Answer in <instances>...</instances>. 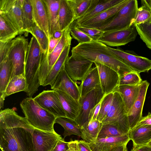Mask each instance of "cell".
I'll use <instances>...</instances> for the list:
<instances>
[{
	"label": "cell",
	"instance_id": "42",
	"mask_svg": "<svg viewBox=\"0 0 151 151\" xmlns=\"http://www.w3.org/2000/svg\"><path fill=\"white\" fill-rule=\"evenodd\" d=\"M142 81L139 73L133 71L120 77L119 85L135 86L139 85Z\"/></svg>",
	"mask_w": 151,
	"mask_h": 151
},
{
	"label": "cell",
	"instance_id": "48",
	"mask_svg": "<svg viewBox=\"0 0 151 151\" xmlns=\"http://www.w3.org/2000/svg\"><path fill=\"white\" fill-rule=\"evenodd\" d=\"M60 38L56 39L51 37L49 40L48 49L47 54H50L58 44Z\"/></svg>",
	"mask_w": 151,
	"mask_h": 151
},
{
	"label": "cell",
	"instance_id": "54",
	"mask_svg": "<svg viewBox=\"0 0 151 151\" xmlns=\"http://www.w3.org/2000/svg\"><path fill=\"white\" fill-rule=\"evenodd\" d=\"M63 32L60 30H57L54 32L51 37L56 39L60 38L62 36Z\"/></svg>",
	"mask_w": 151,
	"mask_h": 151
},
{
	"label": "cell",
	"instance_id": "13",
	"mask_svg": "<svg viewBox=\"0 0 151 151\" xmlns=\"http://www.w3.org/2000/svg\"><path fill=\"white\" fill-rule=\"evenodd\" d=\"M93 63L87 59H76L71 56L66 60L64 67L67 74L74 82H81L92 68Z\"/></svg>",
	"mask_w": 151,
	"mask_h": 151
},
{
	"label": "cell",
	"instance_id": "32",
	"mask_svg": "<svg viewBox=\"0 0 151 151\" xmlns=\"http://www.w3.org/2000/svg\"><path fill=\"white\" fill-rule=\"evenodd\" d=\"M27 84L25 75L21 74L13 77L9 81L5 93L6 97L20 91L27 92Z\"/></svg>",
	"mask_w": 151,
	"mask_h": 151
},
{
	"label": "cell",
	"instance_id": "24",
	"mask_svg": "<svg viewBox=\"0 0 151 151\" xmlns=\"http://www.w3.org/2000/svg\"><path fill=\"white\" fill-rule=\"evenodd\" d=\"M75 21L74 14L68 0H60L58 21L59 29L63 32Z\"/></svg>",
	"mask_w": 151,
	"mask_h": 151
},
{
	"label": "cell",
	"instance_id": "57",
	"mask_svg": "<svg viewBox=\"0 0 151 151\" xmlns=\"http://www.w3.org/2000/svg\"><path fill=\"white\" fill-rule=\"evenodd\" d=\"M147 145L149 146H151V140Z\"/></svg>",
	"mask_w": 151,
	"mask_h": 151
},
{
	"label": "cell",
	"instance_id": "56",
	"mask_svg": "<svg viewBox=\"0 0 151 151\" xmlns=\"http://www.w3.org/2000/svg\"><path fill=\"white\" fill-rule=\"evenodd\" d=\"M143 1L151 10V0H143Z\"/></svg>",
	"mask_w": 151,
	"mask_h": 151
},
{
	"label": "cell",
	"instance_id": "47",
	"mask_svg": "<svg viewBox=\"0 0 151 151\" xmlns=\"http://www.w3.org/2000/svg\"><path fill=\"white\" fill-rule=\"evenodd\" d=\"M69 142L62 138L58 141L52 151H66L69 149Z\"/></svg>",
	"mask_w": 151,
	"mask_h": 151
},
{
	"label": "cell",
	"instance_id": "46",
	"mask_svg": "<svg viewBox=\"0 0 151 151\" xmlns=\"http://www.w3.org/2000/svg\"><path fill=\"white\" fill-rule=\"evenodd\" d=\"M12 40L5 42H0V63L8 57Z\"/></svg>",
	"mask_w": 151,
	"mask_h": 151
},
{
	"label": "cell",
	"instance_id": "58",
	"mask_svg": "<svg viewBox=\"0 0 151 151\" xmlns=\"http://www.w3.org/2000/svg\"></svg>",
	"mask_w": 151,
	"mask_h": 151
},
{
	"label": "cell",
	"instance_id": "11",
	"mask_svg": "<svg viewBox=\"0 0 151 151\" xmlns=\"http://www.w3.org/2000/svg\"><path fill=\"white\" fill-rule=\"evenodd\" d=\"M137 34L133 25L127 29L104 32L97 41L109 47H118L134 41Z\"/></svg>",
	"mask_w": 151,
	"mask_h": 151
},
{
	"label": "cell",
	"instance_id": "33",
	"mask_svg": "<svg viewBox=\"0 0 151 151\" xmlns=\"http://www.w3.org/2000/svg\"><path fill=\"white\" fill-rule=\"evenodd\" d=\"M55 123L60 124L64 128V139L66 136L73 134L81 137V128L74 120L65 117H58L55 119Z\"/></svg>",
	"mask_w": 151,
	"mask_h": 151
},
{
	"label": "cell",
	"instance_id": "51",
	"mask_svg": "<svg viewBox=\"0 0 151 151\" xmlns=\"http://www.w3.org/2000/svg\"><path fill=\"white\" fill-rule=\"evenodd\" d=\"M131 151H151V146L147 145L141 146L133 145Z\"/></svg>",
	"mask_w": 151,
	"mask_h": 151
},
{
	"label": "cell",
	"instance_id": "31",
	"mask_svg": "<svg viewBox=\"0 0 151 151\" xmlns=\"http://www.w3.org/2000/svg\"><path fill=\"white\" fill-rule=\"evenodd\" d=\"M102 125L98 120H91L86 126L81 128V137L88 142L95 141L97 139Z\"/></svg>",
	"mask_w": 151,
	"mask_h": 151
},
{
	"label": "cell",
	"instance_id": "14",
	"mask_svg": "<svg viewBox=\"0 0 151 151\" xmlns=\"http://www.w3.org/2000/svg\"><path fill=\"white\" fill-rule=\"evenodd\" d=\"M97 67L100 85L105 95L115 91L119 85L120 76L116 71L104 65L94 63Z\"/></svg>",
	"mask_w": 151,
	"mask_h": 151
},
{
	"label": "cell",
	"instance_id": "15",
	"mask_svg": "<svg viewBox=\"0 0 151 151\" xmlns=\"http://www.w3.org/2000/svg\"><path fill=\"white\" fill-rule=\"evenodd\" d=\"M33 151H52L62 138L56 132H45L35 129L32 133Z\"/></svg>",
	"mask_w": 151,
	"mask_h": 151
},
{
	"label": "cell",
	"instance_id": "55",
	"mask_svg": "<svg viewBox=\"0 0 151 151\" xmlns=\"http://www.w3.org/2000/svg\"><path fill=\"white\" fill-rule=\"evenodd\" d=\"M127 145V144H125L119 146L115 151H128Z\"/></svg>",
	"mask_w": 151,
	"mask_h": 151
},
{
	"label": "cell",
	"instance_id": "26",
	"mask_svg": "<svg viewBox=\"0 0 151 151\" xmlns=\"http://www.w3.org/2000/svg\"><path fill=\"white\" fill-rule=\"evenodd\" d=\"M12 71V64L8 57L0 63V109L3 108L6 97L5 93L10 81Z\"/></svg>",
	"mask_w": 151,
	"mask_h": 151
},
{
	"label": "cell",
	"instance_id": "52",
	"mask_svg": "<svg viewBox=\"0 0 151 151\" xmlns=\"http://www.w3.org/2000/svg\"><path fill=\"white\" fill-rule=\"evenodd\" d=\"M69 149L66 151H80L78 145V140H71L69 142Z\"/></svg>",
	"mask_w": 151,
	"mask_h": 151
},
{
	"label": "cell",
	"instance_id": "8",
	"mask_svg": "<svg viewBox=\"0 0 151 151\" xmlns=\"http://www.w3.org/2000/svg\"><path fill=\"white\" fill-rule=\"evenodd\" d=\"M104 95L99 85L84 96L80 97L79 100L80 112L74 120L81 128L86 126L90 121L95 107Z\"/></svg>",
	"mask_w": 151,
	"mask_h": 151
},
{
	"label": "cell",
	"instance_id": "34",
	"mask_svg": "<svg viewBox=\"0 0 151 151\" xmlns=\"http://www.w3.org/2000/svg\"><path fill=\"white\" fill-rule=\"evenodd\" d=\"M19 34L18 31L1 15H0V42L12 40Z\"/></svg>",
	"mask_w": 151,
	"mask_h": 151
},
{
	"label": "cell",
	"instance_id": "17",
	"mask_svg": "<svg viewBox=\"0 0 151 151\" xmlns=\"http://www.w3.org/2000/svg\"><path fill=\"white\" fill-rule=\"evenodd\" d=\"M129 1V0H124L119 4L77 26L95 29L105 26L114 19L117 13L125 6Z\"/></svg>",
	"mask_w": 151,
	"mask_h": 151
},
{
	"label": "cell",
	"instance_id": "19",
	"mask_svg": "<svg viewBox=\"0 0 151 151\" xmlns=\"http://www.w3.org/2000/svg\"><path fill=\"white\" fill-rule=\"evenodd\" d=\"M130 140L127 134L121 136L97 138L87 143L92 151H115L119 146L127 144Z\"/></svg>",
	"mask_w": 151,
	"mask_h": 151
},
{
	"label": "cell",
	"instance_id": "35",
	"mask_svg": "<svg viewBox=\"0 0 151 151\" xmlns=\"http://www.w3.org/2000/svg\"><path fill=\"white\" fill-rule=\"evenodd\" d=\"M22 9L24 32L30 33L35 23L31 0H24Z\"/></svg>",
	"mask_w": 151,
	"mask_h": 151
},
{
	"label": "cell",
	"instance_id": "12",
	"mask_svg": "<svg viewBox=\"0 0 151 151\" xmlns=\"http://www.w3.org/2000/svg\"><path fill=\"white\" fill-rule=\"evenodd\" d=\"M33 99L40 106L53 114L57 118L66 117L65 113L55 91L44 90Z\"/></svg>",
	"mask_w": 151,
	"mask_h": 151
},
{
	"label": "cell",
	"instance_id": "6",
	"mask_svg": "<svg viewBox=\"0 0 151 151\" xmlns=\"http://www.w3.org/2000/svg\"><path fill=\"white\" fill-rule=\"evenodd\" d=\"M29 44L28 39L22 35L12 40L8 55L12 66L10 81L15 76L25 75L26 59Z\"/></svg>",
	"mask_w": 151,
	"mask_h": 151
},
{
	"label": "cell",
	"instance_id": "25",
	"mask_svg": "<svg viewBox=\"0 0 151 151\" xmlns=\"http://www.w3.org/2000/svg\"><path fill=\"white\" fill-rule=\"evenodd\" d=\"M140 84L135 86L119 85L115 90L121 95L127 115L138 97Z\"/></svg>",
	"mask_w": 151,
	"mask_h": 151
},
{
	"label": "cell",
	"instance_id": "2",
	"mask_svg": "<svg viewBox=\"0 0 151 151\" xmlns=\"http://www.w3.org/2000/svg\"><path fill=\"white\" fill-rule=\"evenodd\" d=\"M71 56L76 59L88 60L94 63L106 66L113 69L120 77L134 71L112 53L107 46L97 40L78 43L71 51Z\"/></svg>",
	"mask_w": 151,
	"mask_h": 151
},
{
	"label": "cell",
	"instance_id": "18",
	"mask_svg": "<svg viewBox=\"0 0 151 151\" xmlns=\"http://www.w3.org/2000/svg\"><path fill=\"white\" fill-rule=\"evenodd\" d=\"M149 85L146 80L142 81L140 84L139 94L128 117L130 130L133 128L138 123L142 116V111L147 91Z\"/></svg>",
	"mask_w": 151,
	"mask_h": 151
},
{
	"label": "cell",
	"instance_id": "20",
	"mask_svg": "<svg viewBox=\"0 0 151 151\" xmlns=\"http://www.w3.org/2000/svg\"><path fill=\"white\" fill-rule=\"evenodd\" d=\"M35 22L50 38L48 16L47 7L43 0H31Z\"/></svg>",
	"mask_w": 151,
	"mask_h": 151
},
{
	"label": "cell",
	"instance_id": "5",
	"mask_svg": "<svg viewBox=\"0 0 151 151\" xmlns=\"http://www.w3.org/2000/svg\"><path fill=\"white\" fill-rule=\"evenodd\" d=\"M101 122L103 124H109L115 126L124 134H128L130 130L125 106L120 93L117 91L114 92L111 106Z\"/></svg>",
	"mask_w": 151,
	"mask_h": 151
},
{
	"label": "cell",
	"instance_id": "39",
	"mask_svg": "<svg viewBox=\"0 0 151 151\" xmlns=\"http://www.w3.org/2000/svg\"><path fill=\"white\" fill-rule=\"evenodd\" d=\"M142 6L138 8L135 20L133 24L134 26L137 24L146 22L151 18V10L145 3L141 0Z\"/></svg>",
	"mask_w": 151,
	"mask_h": 151
},
{
	"label": "cell",
	"instance_id": "21",
	"mask_svg": "<svg viewBox=\"0 0 151 151\" xmlns=\"http://www.w3.org/2000/svg\"><path fill=\"white\" fill-rule=\"evenodd\" d=\"M124 0H94L90 11L76 21L74 25H80L102 12L119 4Z\"/></svg>",
	"mask_w": 151,
	"mask_h": 151
},
{
	"label": "cell",
	"instance_id": "50",
	"mask_svg": "<svg viewBox=\"0 0 151 151\" xmlns=\"http://www.w3.org/2000/svg\"><path fill=\"white\" fill-rule=\"evenodd\" d=\"M78 145L80 151H92L87 142L83 140H78Z\"/></svg>",
	"mask_w": 151,
	"mask_h": 151
},
{
	"label": "cell",
	"instance_id": "1",
	"mask_svg": "<svg viewBox=\"0 0 151 151\" xmlns=\"http://www.w3.org/2000/svg\"><path fill=\"white\" fill-rule=\"evenodd\" d=\"M35 129L14 108L0 111V147L3 151H33Z\"/></svg>",
	"mask_w": 151,
	"mask_h": 151
},
{
	"label": "cell",
	"instance_id": "22",
	"mask_svg": "<svg viewBox=\"0 0 151 151\" xmlns=\"http://www.w3.org/2000/svg\"><path fill=\"white\" fill-rule=\"evenodd\" d=\"M133 145L141 146L147 145L151 140V125H136L128 133Z\"/></svg>",
	"mask_w": 151,
	"mask_h": 151
},
{
	"label": "cell",
	"instance_id": "4",
	"mask_svg": "<svg viewBox=\"0 0 151 151\" xmlns=\"http://www.w3.org/2000/svg\"><path fill=\"white\" fill-rule=\"evenodd\" d=\"M42 52L36 39L33 36L27 49L25 68V77L27 86L26 93L29 97H32L41 86L39 71Z\"/></svg>",
	"mask_w": 151,
	"mask_h": 151
},
{
	"label": "cell",
	"instance_id": "41",
	"mask_svg": "<svg viewBox=\"0 0 151 151\" xmlns=\"http://www.w3.org/2000/svg\"><path fill=\"white\" fill-rule=\"evenodd\" d=\"M126 134L122 133L115 126L111 124H103L97 138L121 136Z\"/></svg>",
	"mask_w": 151,
	"mask_h": 151
},
{
	"label": "cell",
	"instance_id": "40",
	"mask_svg": "<svg viewBox=\"0 0 151 151\" xmlns=\"http://www.w3.org/2000/svg\"><path fill=\"white\" fill-rule=\"evenodd\" d=\"M114 92L105 95L102 99L101 108L97 120L102 122L106 117L111 106L113 98Z\"/></svg>",
	"mask_w": 151,
	"mask_h": 151
},
{
	"label": "cell",
	"instance_id": "9",
	"mask_svg": "<svg viewBox=\"0 0 151 151\" xmlns=\"http://www.w3.org/2000/svg\"><path fill=\"white\" fill-rule=\"evenodd\" d=\"M24 0H0V15L18 31L24 32L22 8Z\"/></svg>",
	"mask_w": 151,
	"mask_h": 151
},
{
	"label": "cell",
	"instance_id": "23",
	"mask_svg": "<svg viewBox=\"0 0 151 151\" xmlns=\"http://www.w3.org/2000/svg\"><path fill=\"white\" fill-rule=\"evenodd\" d=\"M54 90L58 95L66 117L75 120L80 112L79 102L64 92L57 90Z\"/></svg>",
	"mask_w": 151,
	"mask_h": 151
},
{
	"label": "cell",
	"instance_id": "16",
	"mask_svg": "<svg viewBox=\"0 0 151 151\" xmlns=\"http://www.w3.org/2000/svg\"><path fill=\"white\" fill-rule=\"evenodd\" d=\"M52 90H58L69 95L79 102V87L70 78L63 66L54 83L50 86Z\"/></svg>",
	"mask_w": 151,
	"mask_h": 151
},
{
	"label": "cell",
	"instance_id": "45",
	"mask_svg": "<svg viewBox=\"0 0 151 151\" xmlns=\"http://www.w3.org/2000/svg\"><path fill=\"white\" fill-rule=\"evenodd\" d=\"M74 26L94 40H97L104 32L103 31L95 29L87 28L78 26L74 25Z\"/></svg>",
	"mask_w": 151,
	"mask_h": 151
},
{
	"label": "cell",
	"instance_id": "43",
	"mask_svg": "<svg viewBox=\"0 0 151 151\" xmlns=\"http://www.w3.org/2000/svg\"><path fill=\"white\" fill-rule=\"evenodd\" d=\"M49 73L47 52H42L40 68L39 78L41 86H44Z\"/></svg>",
	"mask_w": 151,
	"mask_h": 151
},
{
	"label": "cell",
	"instance_id": "7",
	"mask_svg": "<svg viewBox=\"0 0 151 151\" xmlns=\"http://www.w3.org/2000/svg\"><path fill=\"white\" fill-rule=\"evenodd\" d=\"M138 9L137 1L129 0L110 22L96 29L106 32L129 28L133 25Z\"/></svg>",
	"mask_w": 151,
	"mask_h": 151
},
{
	"label": "cell",
	"instance_id": "29",
	"mask_svg": "<svg viewBox=\"0 0 151 151\" xmlns=\"http://www.w3.org/2000/svg\"><path fill=\"white\" fill-rule=\"evenodd\" d=\"M81 82L79 86L80 97L84 96L98 85H100L99 72L96 66L92 68Z\"/></svg>",
	"mask_w": 151,
	"mask_h": 151
},
{
	"label": "cell",
	"instance_id": "38",
	"mask_svg": "<svg viewBox=\"0 0 151 151\" xmlns=\"http://www.w3.org/2000/svg\"><path fill=\"white\" fill-rule=\"evenodd\" d=\"M36 39L42 51L46 52L48 51L49 40L45 32L40 29L35 22L30 32Z\"/></svg>",
	"mask_w": 151,
	"mask_h": 151
},
{
	"label": "cell",
	"instance_id": "49",
	"mask_svg": "<svg viewBox=\"0 0 151 151\" xmlns=\"http://www.w3.org/2000/svg\"><path fill=\"white\" fill-rule=\"evenodd\" d=\"M151 125V113H149L145 116H142L136 125Z\"/></svg>",
	"mask_w": 151,
	"mask_h": 151
},
{
	"label": "cell",
	"instance_id": "36",
	"mask_svg": "<svg viewBox=\"0 0 151 151\" xmlns=\"http://www.w3.org/2000/svg\"><path fill=\"white\" fill-rule=\"evenodd\" d=\"M68 1L74 14L76 21L89 11L92 0Z\"/></svg>",
	"mask_w": 151,
	"mask_h": 151
},
{
	"label": "cell",
	"instance_id": "37",
	"mask_svg": "<svg viewBox=\"0 0 151 151\" xmlns=\"http://www.w3.org/2000/svg\"><path fill=\"white\" fill-rule=\"evenodd\" d=\"M134 26L140 38L147 47L151 50V18Z\"/></svg>",
	"mask_w": 151,
	"mask_h": 151
},
{
	"label": "cell",
	"instance_id": "53",
	"mask_svg": "<svg viewBox=\"0 0 151 151\" xmlns=\"http://www.w3.org/2000/svg\"><path fill=\"white\" fill-rule=\"evenodd\" d=\"M102 100L96 105L95 107L93 112V116L91 120L97 119L101 108Z\"/></svg>",
	"mask_w": 151,
	"mask_h": 151
},
{
	"label": "cell",
	"instance_id": "3",
	"mask_svg": "<svg viewBox=\"0 0 151 151\" xmlns=\"http://www.w3.org/2000/svg\"><path fill=\"white\" fill-rule=\"evenodd\" d=\"M20 106L27 121L35 129L45 132H55L54 125L57 117L40 106L32 97L24 99Z\"/></svg>",
	"mask_w": 151,
	"mask_h": 151
},
{
	"label": "cell",
	"instance_id": "44",
	"mask_svg": "<svg viewBox=\"0 0 151 151\" xmlns=\"http://www.w3.org/2000/svg\"><path fill=\"white\" fill-rule=\"evenodd\" d=\"M70 35L72 38L76 40L79 43L90 42L93 40L83 32L77 29L74 26L70 27Z\"/></svg>",
	"mask_w": 151,
	"mask_h": 151
},
{
	"label": "cell",
	"instance_id": "27",
	"mask_svg": "<svg viewBox=\"0 0 151 151\" xmlns=\"http://www.w3.org/2000/svg\"><path fill=\"white\" fill-rule=\"evenodd\" d=\"M72 38L69 27L63 31L60 41L52 52L50 54H47L49 73L64 49L66 46L70 45Z\"/></svg>",
	"mask_w": 151,
	"mask_h": 151
},
{
	"label": "cell",
	"instance_id": "10",
	"mask_svg": "<svg viewBox=\"0 0 151 151\" xmlns=\"http://www.w3.org/2000/svg\"><path fill=\"white\" fill-rule=\"evenodd\" d=\"M107 48L125 64L139 73L147 72L151 69V60L139 56L133 51H124L118 47L115 49L107 46Z\"/></svg>",
	"mask_w": 151,
	"mask_h": 151
},
{
	"label": "cell",
	"instance_id": "28",
	"mask_svg": "<svg viewBox=\"0 0 151 151\" xmlns=\"http://www.w3.org/2000/svg\"><path fill=\"white\" fill-rule=\"evenodd\" d=\"M43 0L47 12L50 38L55 32L60 30L58 21L60 0Z\"/></svg>",
	"mask_w": 151,
	"mask_h": 151
},
{
	"label": "cell",
	"instance_id": "30",
	"mask_svg": "<svg viewBox=\"0 0 151 151\" xmlns=\"http://www.w3.org/2000/svg\"><path fill=\"white\" fill-rule=\"evenodd\" d=\"M70 45L66 46L63 50L58 58L49 72L44 83V86L48 85L51 86L61 70L63 66L69 57Z\"/></svg>",
	"mask_w": 151,
	"mask_h": 151
}]
</instances>
